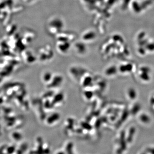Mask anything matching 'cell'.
<instances>
[{
  "instance_id": "3957f363",
  "label": "cell",
  "mask_w": 154,
  "mask_h": 154,
  "mask_svg": "<svg viewBox=\"0 0 154 154\" xmlns=\"http://www.w3.org/2000/svg\"><path fill=\"white\" fill-rule=\"evenodd\" d=\"M140 76L141 78L144 81H148L150 79L149 76L148 75H146V73H142L141 75H140Z\"/></svg>"
},
{
  "instance_id": "7a4b0ae2",
  "label": "cell",
  "mask_w": 154,
  "mask_h": 154,
  "mask_svg": "<svg viewBox=\"0 0 154 154\" xmlns=\"http://www.w3.org/2000/svg\"><path fill=\"white\" fill-rule=\"evenodd\" d=\"M141 120L144 122H148L150 121L149 117L146 114H142L140 117Z\"/></svg>"
},
{
  "instance_id": "6da1fadb",
  "label": "cell",
  "mask_w": 154,
  "mask_h": 154,
  "mask_svg": "<svg viewBox=\"0 0 154 154\" xmlns=\"http://www.w3.org/2000/svg\"><path fill=\"white\" fill-rule=\"evenodd\" d=\"M128 96L131 99H134L136 97L135 91L133 89H130L128 92Z\"/></svg>"
}]
</instances>
